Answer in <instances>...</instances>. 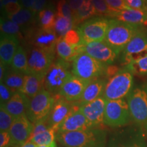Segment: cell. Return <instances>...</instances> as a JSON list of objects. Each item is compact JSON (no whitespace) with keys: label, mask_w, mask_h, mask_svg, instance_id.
Listing matches in <instances>:
<instances>
[{"label":"cell","mask_w":147,"mask_h":147,"mask_svg":"<svg viewBox=\"0 0 147 147\" xmlns=\"http://www.w3.org/2000/svg\"><path fill=\"white\" fill-rule=\"evenodd\" d=\"M63 38L71 47H77L82 45L81 36L78 29H71L63 37Z\"/></svg>","instance_id":"8d00e7d4"},{"label":"cell","mask_w":147,"mask_h":147,"mask_svg":"<svg viewBox=\"0 0 147 147\" xmlns=\"http://www.w3.org/2000/svg\"><path fill=\"white\" fill-rule=\"evenodd\" d=\"M18 37L1 34L0 40V59L7 65H11L14 56L19 47Z\"/></svg>","instance_id":"d6986e66"},{"label":"cell","mask_w":147,"mask_h":147,"mask_svg":"<svg viewBox=\"0 0 147 147\" xmlns=\"http://www.w3.org/2000/svg\"><path fill=\"white\" fill-rule=\"evenodd\" d=\"M129 109L124 99L107 100L104 113V125L110 127H119L129 122Z\"/></svg>","instance_id":"ba28073f"},{"label":"cell","mask_w":147,"mask_h":147,"mask_svg":"<svg viewBox=\"0 0 147 147\" xmlns=\"http://www.w3.org/2000/svg\"><path fill=\"white\" fill-rule=\"evenodd\" d=\"M125 1L131 8L147 11L146 0H125Z\"/></svg>","instance_id":"b9f144b4"},{"label":"cell","mask_w":147,"mask_h":147,"mask_svg":"<svg viewBox=\"0 0 147 147\" xmlns=\"http://www.w3.org/2000/svg\"><path fill=\"white\" fill-rule=\"evenodd\" d=\"M20 0H1V8L10 3H19Z\"/></svg>","instance_id":"681fc988"},{"label":"cell","mask_w":147,"mask_h":147,"mask_svg":"<svg viewBox=\"0 0 147 147\" xmlns=\"http://www.w3.org/2000/svg\"><path fill=\"white\" fill-rule=\"evenodd\" d=\"M29 74L45 77L53 63L55 52L34 47L28 53Z\"/></svg>","instance_id":"30bf717a"},{"label":"cell","mask_w":147,"mask_h":147,"mask_svg":"<svg viewBox=\"0 0 147 147\" xmlns=\"http://www.w3.org/2000/svg\"><path fill=\"white\" fill-rule=\"evenodd\" d=\"M20 1L24 8L29 9V10H32L35 3V0H20Z\"/></svg>","instance_id":"c3c4849f"},{"label":"cell","mask_w":147,"mask_h":147,"mask_svg":"<svg viewBox=\"0 0 147 147\" xmlns=\"http://www.w3.org/2000/svg\"><path fill=\"white\" fill-rule=\"evenodd\" d=\"M147 55V32L139 31L122 52V62L127 66L131 62Z\"/></svg>","instance_id":"8fae6325"},{"label":"cell","mask_w":147,"mask_h":147,"mask_svg":"<svg viewBox=\"0 0 147 147\" xmlns=\"http://www.w3.org/2000/svg\"><path fill=\"white\" fill-rule=\"evenodd\" d=\"M55 139H56V131L53 127H51L47 131L30 138L29 141H31L36 146H41V145L51 144L55 142Z\"/></svg>","instance_id":"f1b7e54d"},{"label":"cell","mask_w":147,"mask_h":147,"mask_svg":"<svg viewBox=\"0 0 147 147\" xmlns=\"http://www.w3.org/2000/svg\"><path fill=\"white\" fill-rule=\"evenodd\" d=\"M69 5H70L73 14L75 13L82 5L84 0H67Z\"/></svg>","instance_id":"f6af8a7d"},{"label":"cell","mask_w":147,"mask_h":147,"mask_svg":"<svg viewBox=\"0 0 147 147\" xmlns=\"http://www.w3.org/2000/svg\"><path fill=\"white\" fill-rule=\"evenodd\" d=\"M45 78L33 74H25L23 87L20 92L31 100L45 89Z\"/></svg>","instance_id":"603a6c76"},{"label":"cell","mask_w":147,"mask_h":147,"mask_svg":"<svg viewBox=\"0 0 147 147\" xmlns=\"http://www.w3.org/2000/svg\"><path fill=\"white\" fill-rule=\"evenodd\" d=\"M56 97L43 89L30 100L26 115L32 123L46 118L54 106Z\"/></svg>","instance_id":"8992f818"},{"label":"cell","mask_w":147,"mask_h":147,"mask_svg":"<svg viewBox=\"0 0 147 147\" xmlns=\"http://www.w3.org/2000/svg\"><path fill=\"white\" fill-rule=\"evenodd\" d=\"M34 129L27 115H23L14 119L9 130L11 138V146H22L32 136Z\"/></svg>","instance_id":"7c38bea8"},{"label":"cell","mask_w":147,"mask_h":147,"mask_svg":"<svg viewBox=\"0 0 147 147\" xmlns=\"http://www.w3.org/2000/svg\"><path fill=\"white\" fill-rule=\"evenodd\" d=\"M11 67L20 72L29 74L28 55L23 47H19L14 55Z\"/></svg>","instance_id":"4316f807"},{"label":"cell","mask_w":147,"mask_h":147,"mask_svg":"<svg viewBox=\"0 0 147 147\" xmlns=\"http://www.w3.org/2000/svg\"><path fill=\"white\" fill-rule=\"evenodd\" d=\"M56 101L49 116L51 127L56 129L74 111L79 110L80 106L76 102H68L60 96H55Z\"/></svg>","instance_id":"4fadbf2b"},{"label":"cell","mask_w":147,"mask_h":147,"mask_svg":"<svg viewBox=\"0 0 147 147\" xmlns=\"http://www.w3.org/2000/svg\"><path fill=\"white\" fill-rule=\"evenodd\" d=\"M40 28L47 30H55L56 14L52 5H49L38 14Z\"/></svg>","instance_id":"83f0119b"},{"label":"cell","mask_w":147,"mask_h":147,"mask_svg":"<svg viewBox=\"0 0 147 147\" xmlns=\"http://www.w3.org/2000/svg\"><path fill=\"white\" fill-rule=\"evenodd\" d=\"M11 146V138L9 131L0 133V147Z\"/></svg>","instance_id":"7bdbcfd3"},{"label":"cell","mask_w":147,"mask_h":147,"mask_svg":"<svg viewBox=\"0 0 147 147\" xmlns=\"http://www.w3.org/2000/svg\"><path fill=\"white\" fill-rule=\"evenodd\" d=\"M91 81L92 80H83L71 74L61 87L59 95L68 102H78Z\"/></svg>","instance_id":"2e32d148"},{"label":"cell","mask_w":147,"mask_h":147,"mask_svg":"<svg viewBox=\"0 0 147 147\" xmlns=\"http://www.w3.org/2000/svg\"><path fill=\"white\" fill-rule=\"evenodd\" d=\"M106 1L115 12L131 8L127 4L125 0H106Z\"/></svg>","instance_id":"f35d334b"},{"label":"cell","mask_w":147,"mask_h":147,"mask_svg":"<svg viewBox=\"0 0 147 147\" xmlns=\"http://www.w3.org/2000/svg\"><path fill=\"white\" fill-rule=\"evenodd\" d=\"M124 23L133 25H147V11L130 8L116 12L112 17Z\"/></svg>","instance_id":"44dd1931"},{"label":"cell","mask_w":147,"mask_h":147,"mask_svg":"<svg viewBox=\"0 0 147 147\" xmlns=\"http://www.w3.org/2000/svg\"><path fill=\"white\" fill-rule=\"evenodd\" d=\"M56 15L63 16L72 21L73 12L67 0H59L57 5Z\"/></svg>","instance_id":"d590c367"},{"label":"cell","mask_w":147,"mask_h":147,"mask_svg":"<svg viewBox=\"0 0 147 147\" xmlns=\"http://www.w3.org/2000/svg\"><path fill=\"white\" fill-rule=\"evenodd\" d=\"M73 27V22L71 20L56 15L55 31L59 38H63Z\"/></svg>","instance_id":"1f68e13d"},{"label":"cell","mask_w":147,"mask_h":147,"mask_svg":"<svg viewBox=\"0 0 147 147\" xmlns=\"http://www.w3.org/2000/svg\"><path fill=\"white\" fill-rule=\"evenodd\" d=\"M93 5L96 10L97 16L112 18L114 14L116 13L110 8L106 0H93Z\"/></svg>","instance_id":"e575fe53"},{"label":"cell","mask_w":147,"mask_h":147,"mask_svg":"<svg viewBox=\"0 0 147 147\" xmlns=\"http://www.w3.org/2000/svg\"><path fill=\"white\" fill-rule=\"evenodd\" d=\"M107 66L83 52L73 61L71 72L83 80H93L105 74Z\"/></svg>","instance_id":"3957f363"},{"label":"cell","mask_w":147,"mask_h":147,"mask_svg":"<svg viewBox=\"0 0 147 147\" xmlns=\"http://www.w3.org/2000/svg\"><path fill=\"white\" fill-rule=\"evenodd\" d=\"M37 147H57L56 142H53L49 145H41V146H37Z\"/></svg>","instance_id":"f907efd6"},{"label":"cell","mask_w":147,"mask_h":147,"mask_svg":"<svg viewBox=\"0 0 147 147\" xmlns=\"http://www.w3.org/2000/svg\"><path fill=\"white\" fill-rule=\"evenodd\" d=\"M131 118L140 125L147 123V92L141 88L131 89L127 97Z\"/></svg>","instance_id":"9c48e42d"},{"label":"cell","mask_w":147,"mask_h":147,"mask_svg":"<svg viewBox=\"0 0 147 147\" xmlns=\"http://www.w3.org/2000/svg\"><path fill=\"white\" fill-rule=\"evenodd\" d=\"M96 15L97 12L93 3L83 2L80 8L73 14L72 22L74 27L77 26L81 23H83L84 21Z\"/></svg>","instance_id":"484cf974"},{"label":"cell","mask_w":147,"mask_h":147,"mask_svg":"<svg viewBox=\"0 0 147 147\" xmlns=\"http://www.w3.org/2000/svg\"><path fill=\"white\" fill-rule=\"evenodd\" d=\"M84 52L107 65H112L118 56L105 41L93 42L84 45Z\"/></svg>","instance_id":"9a60e30c"},{"label":"cell","mask_w":147,"mask_h":147,"mask_svg":"<svg viewBox=\"0 0 147 147\" xmlns=\"http://www.w3.org/2000/svg\"><path fill=\"white\" fill-rule=\"evenodd\" d=\"M107 100L100 97L96 100L80 106V110L91 123L96 128L104 125V113Z\"/></svg>","instance_id":"5bb4252c"},{"label":"cell","mask_w":147,"mask_h":147,"mask_svg":"<svg viewBox=\"0 0 147 147\" xmlns=\"http://www.w3.org/2000/svg\"><path fill=\"white\" fill-rule=\"evenodd\" d=\"M49 116H48L47 117H46V118L42 119V120L39 121L38 122H37L36 123L34 124V131H33V134L31 138L37 135V134L42 133V132L45 131H47V129H49V128H51V126L49 123Z\"/></svg>","instance_id":"ab89813d"},{"label":"cell","mask_w":147,"mask_h":147,"mask_svg":"<svg viewBox=\"0 0 147 147\" xmlns=\"http://www.w3.org/2000/svg\"><path fill=\"white\" fill-rule=\"evenodd\" d=\"M49 0H35V3L34 7L32 8V11L35 14L36 12H41L42 10H44L46 7Z\"/></svg>","instance_id":"ee69618b"},{"label":"cell","mask_w":147,"mask_h":147,"mask_svg":"<svg viewBox=\"0 0 147 147\" xmlns=\"http://www.w3.org/2000/svg\"><path fill=\"white\" fill-rule=\"evenodd\" d=\"M106 84L105 79L97 78L92 80L86 87L80 100L76 102L77 104L80 106L102 97Z\"/></svg>","instance_id":"7402d4cb"},{"label":"cell","mask_w":147,"mask_h":147,"mask_svg":"<svg viewBox=\"0 0 147 147\" xmlns=\"http://www.w3.org/2000/svg\"><path fill=\"white\" fill-rule=\"evenodd\" d=\"M20 27L21 26L14 23L6 16L1 18V22H0L1 34L11 35V36L18 37V36H21V27Z\"/></svg>","instance_id":"4dcf8cb0"},{"label":"cell","mask_w":147,"mask_h":147,"mask_svg":"<svg viewBox=\"0 0 147 147\" xmlns=\"http://www.w3.org/2000/svg\"><path fill=\"white\" fill-rule=\"evenodd\" d=\"M140 30L141 26L139 25L124 23L113 18L110 20L105 42L119 55Z\"/></svg>","instance_id":"7a4b0ae2"},{"label":"cell","mask_w":147,"mask_h":147,"mask_svg":"<svg viewBox=\"0 0 147 147\" xmlns=\"http://www.w3.org/2000/svg\"><path fill=\"white\" fill-rule=\"evenodd\" d=\"M145 127H146V134H147V123H146V125H145Z\"/></svg>","instance_id":"816d5d0a"},{"label":"cell","mask_w":147,"mask_h":147,"mask_svg":"<svg viewBox=\"0 0 147 147\" xmlns=\"http://www.w3.org/2000/svg\"><path fill=\"white\" fill-rule=\"evenodd\" d=\"M25 76V74L16 71L11 67L10 69H8L1 82L8 86L14 93L20 92L23 87Z\"/></svg>","instance_id":"d4e9b609"},{"label":"cell","mask_w":147,"mask_h":147,"mask_svg":"<svg viewBox=\"0 0 147 147\" xmlns=\"http://www.w3.org/2000/svg\"><path fill=\"white\" fill-rule=\"evenodd\" d=\"M30 99L21 92H16L12 98L5 104L3 105L7 111L10 114L14 119L26 115Z\"/></svg>","instance_id":"ffe728a7"},{"label":"cell","mask_w":147,"mask_h":147,"mask_svg":"<svg viewBox=\"0 0 147 147\" xmlns=\"http://www.w3.org/2000/svg\"><path fill=\"white\" fill-rule=\"evenodd\" d=\"M108 147H144L142 143L139 142H133L129 144H117L114 143L110 142Z\"/></svg>","instance_id":"bcb514c9"},{"label":"cell","mask_w":147,"mask_h":147,"mask_svg":"<svg viewBox=\"0 0 147 147\" xmlns=\"http://www.w3.org/2000/svg\"><path fill=\"white\" fill-rule=\"evenodd\" d=\"M133 74L125 67L108 79L102 97L106 100L123 99L131 91Z\"/></svg>","instance_id":"277c9868"},{"label":"cell","mask_w":147,"mask_h":147,"mask_svg":"<svg viewBox=\"0 0 147 147\" xmlns=\"http://www.w3.org/2000/svg\"><path fill=\"white\" fill-rule=\"evenodd\" d=\"M23 8V5L20 3H10L3 7L6 16L15 15Z\"/></svg>","instance_id":"60d3db41"},{"label":"cell","mask_w":147,"mask_h":147,"mask_svg":"<svg viewBox=\"0 0 147 147\" xmlns=\"http://www.w3.org/2000/svg\"><path fill=\"white\" fill-rule=\"evenodd\" d=\"M35 14H36L32 10L23 8L15 15L5 16L19 26H24V25H27L31 23L34 21Z\"/></svg>","instance_id":"f546056e"},{"label":"cell","mask_w":147,"mask_h":147,"mask_svg":"<svg viewBox=\"0 0 147 147\" xmlns=\"http://www.w3.org/2000/svg\"><path fill=\"white\" fill-rule=\"evenodd\" d=\"M59 40L55 30H47L39 28L32 31L29 34V43L34 47L50 52H55L56 45Z\"/></svg>","instance_id":"e0dca14e"},{"label":"cell","mask_w":147,"mask_h":147,"mask_svg":"<svg viewBox=\"0 0 147 147\" xmlns=\"http://www.w3.org/2000/svg\"><path fill=\"white\" fill-rule=\"evenodd\" d=\"M8 69V65H5L2 61H0V82H3Z\"/></svg>","instance_id":"7dc6e473"},{"label":"cell","mask_w":147,"mask_h":147,"mask_svg":"<svg viewBox=\"0 0 147 147\" xmlns=\"http://www.w3.org/2000/svg\"><path fill=\"white\" fill-rule=\"evenodd\" d=\"M56 140L64 147H106L107 132L102 128L56 134Z\"/></svg>","instance_id":"6da1fadb"},{"label":"cell","mask_w":147,"mask_h":147,"mask_svg":"<svg viewBox=\"0 0 147 147\" xmlns=\"http://www.w3.org/2000/svg\"><path fill=\"white\" fill-rule=\"evenodd\" d=\"M15 93L5 85L3 82H0V102L1 104H5L12 98Z\"/></svg>","instance_id":"74e56055"},{"label":"cell","mask_w":147,"mask_h":147,"mask_svg":"<svg viewBox=\"0 0 147 147\" xmlns=\"http://www.w3.org/2000/svg\"><path fill=\"white\" fill-rule=\"evenodd\" d=\"M69 67V62L61 59L55 61L45 76V89L54 96L59 95L64 83L72 74Z\"/></svg>","instance_id":"5b68a950"},{"label":"cell","mask_w":147,"mask_h":147,"mask_svg":"<svg viewBox=\"0 0 147 147\" xmlns=\"http://www.w3.org/2000/svg\"><path fill=\"white\" fill-rule=\"evenodd\" d=\"M14 118L7 111L3 105H0V130L9 131Z\"/></svg>","instance_id":"836d02e7"},{"label":"cell","mask_w":147,"mask_h":147,"mask_svg":"<svg viewBox=\"0 0 147 147\" xmlns=\"http://www.w3.org/2000/svg\"><path fill=\"white\" fill-rule=\"evenodd\" d=\"M146 1H147V0H146Z\"/></svg>","instance_id":"db71d44e"},{"label":"cell","mask_w":147,"mask_h":147,"mask_svg":"<svg viewBox=\"0 0 147 147\" xmlns=\"http://www.w3.org/2000/svg\"><path fill=\"white\" fill-rule=\"evenodd\" d=\"M96 128L89 122L80 110L71 113L63 122L55 129L56 134L63 132L84 131Z\"/></svg>","instance_id":"ac0fdd59"},{"label":"cell","mask_w":147,"mask_h":147,"mask_svg":"<svg viewBox=\"0 0 147 147\" xmlns=\"http://www.w3.org/2000/svg\"><path fill=\"white\" fill-rule=\"evenodd\" d=\"M110 20L106 17H95L84 21L78 30L82 38V45L93 42L105 41Z\"/></svg>","instance_id":"52a82bcc"},{"label":"cell","mask_w":147,"mask_h":147,"mask_svg":"<svg viewBox=\"0 0 147 147\" xmlns=\"http://www.w3.org/2000/svg\"><path fill=\"white\" fill-rule=\"evenodd\" d=\"M125 67L133 74L137 76L147 75V55L144 57L131 62Z\"/></svg>","instance_id":"d6a6232c"},{"label":"cell","mask_w":147,"mask_h":147,"mask_svg":"<svg viewBox=\"0 0 147 147\" xmlns=\"http://www.w3.org/2000/svg\"><path fill=\"white\" fill-rule=\"evenodd\" d=\"M56 51L61 59L67 62L73 61L76 57L84 52V45L74 47L67 44L63 38H59L56 45Z\"/></svg>","instance_id":"cb8c5ba5"},{"label":"cell","mask_w":147,"mask_h":147,"mask_svg":"<svg viewBox=\"0 0 147 147\" xmlns=\"http://www.w3.org/2000/svg\"><path fill=\"white\" fill-rule=\"evenodd\" d=\"M146 91V92H147V84H146V89H145Z\"/></svg>","instance_id":"f5cc1de1"}]
</instances>
